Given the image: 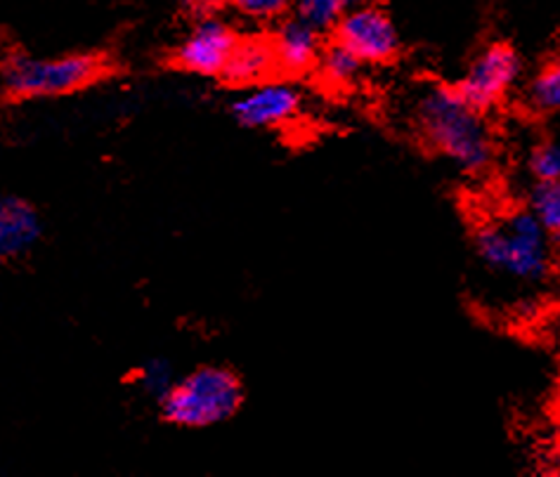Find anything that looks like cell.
Wrapping results in <instances>:
<instances>
[{
  "mask_svg": "<svg viewBox=\"0 0 560 477\" xmlns=\"http://www.w3.org/2000/svg\"><path fill=\"white\" fill-rule=\"evenodd\" d=\"M419 138L456 168L480 175L492 166L494 142L482 112L476 109L459 88L429 85L415 102Z\"/></svg>",
  "mask_w": 560,
  "mask_h": 477,
  "instance_id": "obj_1",
  "label": "cell"
},
{
  "mask_svg": "<svg viewBox=\"0 0 560 477\" xmlns=\"http://www.w3.org/2000/svg\"><path fill=\"white\" fill-rule=\"evenodd\" d=\"M551 244L553 238L529 208L513 211L497 222H485L474 236L478 258L490 270L527 284L547 279L551 270Z\"/></svg>",
  "mask_w": 560,
  "mask_h": 477,
  "instance_id": "obj_2",
  "label": "cell"
},
{
  "mask_svg": "<svg viewBox=\"0 0 560 477\" xmlns=\"http://www.w3.org/2000/svg\"><path fill=\"white\" fill-rule=\"evenodd\" d=\"M244 387L240 376L223 367H201L175 381L159 399L164 419L178 428L203 430L230 421L242 409Z\"/></svg>",
  "mask_w": 560,
  "mask_h": 477,
  "instance_id": "obj_3",
  "label": "cell"
},
{
  "mask_svg": "<svg viewBox=\"0 0 560 477\" xmlns=\"http://www.w3.org/2000/svg\"><path fill=\"white\" fill-rule=\"evenodd\" d=\"M105 62L91 53H71L57 57L12 55L0 65V91L18 100L57 97L93 85Z\"/></svg>",
  "mask_w": 560,
  "mask_h": 477,
  "instance_id": "obj_4",
  "label": "cell"
},
{
  "mask_svg": "<svg viewBox=\"0 0 560 477\" xmlns=\"http://www.w3.org/2000/svg\"><path fill=\"white\" fill-rule=\"evenodd\" d=\"M523 77V59L509 43H490L488 48L474 57L468 65L459 93L476 109L488 112L504 100Z\"/></svg>",
  "mask_w": 560,
  "mask_h": 477,
  "instance_id": "obj_5",
  "label": "cell"
},
{
  "mask_svg": "<svg viewBox=\"0 0 560 477\" xmlns=\"http://www.w3.org/2000/svg\"><path fill=\"white\" fill-rule=\"evenodd\" d=\"M303 109V93L296 83L268 79L242 88L230 104L234 121L250 130L284 128L299 118Z\"/></svg>",
  "mask_w": 560,
  "mask_h": 477,
  "instance_id": "obj_6",
  "label": "cell"
},
{
  "mask_svg": "<svg viewBox=\"0 0 560 477\" xmlns=\"http://www.w3.org/2000/svg\"><path fill=\"white\" fill-rule=\"evenodd\" d=\"M237 43L240 36L230 22L218 18V14H206V18H197L195 26L175 46L173 65L203 79L223 77L228 59Z\"/></svg>",
  "mask_w": 560,
  "mask_h": 477,
  "instance_id": "obj_7",
  "label": "cell"
},
{
  "mask_svg": "<svg viewBox=\"0 0 560 477\" xmlns=\"http://www.w3.org/2000/svg\"><path fill=\"white\" fill-rule=\"evenodd\" d=\"M334 34L364 65H388L400 53V34L388 14L374 3L348 8L334 26Z\"/></svg>",
  "mask_w": 560,
  "mask_h": 477,
  "instance_id": "obj_8",
  "label": "cell"
},
{
  "mask_svg": "<svg viewBox=\"0 0 560 477\" xmlns=\"http://www.w3.org/2000/svg\"><path fill=\"white\" fill-rule=\"evenodd\" d=\"M270 43L275 50L277 69L289 73V77H299V73L315 69L319 53L324 48L319 28L301 20L299 14L279 24Z\"/></svg>",
  "mask_w": 560,
  "mask_h": 477,
  "instance_id": "obj_9",
  "label": "cell"
},
{
  "mask_svg": "<svg viewBox=\"0 0 560 477\" xmlns=\"http://www.w3.org/2000/svg\"><path fill=\"white\" fill-rule=\"evenodd\" d=\"M43 234L36 208L18 197L0 199V260H14L32 251Z\"/></svg>",
  "mask_w": 560,
  "mask_h": 477,
  "instance_id": "obj_10",
  "label": "cell"
},
{
  "mask_svg": "<svg viewBox=\"0 0 560 477\" xmlns=\"http://www.w3.org/2000/svg\"><path fill=\"white\" fill-rule=\"evenodd\" d=\"M275 69H277V59H275L270 40L240 38L220 79H223L228 85L240 88L242 91V88L272 79Z\"/></svg>",
  "mask_w": 560,
  "mask_h": 477,
  "instance_id": "obj_11",
  "label": "cell"
},
{
  "mask_svg": "<svg viewBox=\"0 0 560 477\" xmlns=\"http://www.w3.org/2000/svg\"><path fill=\"white\" fill-rule=\"evenodd\" d=\"M364 67L366 65L355 53L334 40L331 46L322 48L315 69L319 79L334 88V91H348V88H355L360 83V79L364 77Z\"/></svg>",
  "mask_w": 560,
  "mask_h": 477,
  "instance_id": "obj_12",
  "label": "cell"
},
{
  "mask_svg": "<svg viewBox=\"0 0 560 477\" xmlns=\"http://www.w3.org/2000/svg\"><path fill=\"white\" fill-rule=\"evenodd\" d=\"M529 211L537 216L553 242L560 244V181L537 183L529 194Z\"/></svg>",
  "mask_w": 560,
  "mask_h": 477,
  "instance_id": "obj_13",
  "label": "cell"
},
{
  "mask_svg": "<svg viewBox=\"0 0 560 477\" xmlns=\"http://www.w3.org/2000/svg\"><path fill=\"white\" fill-rule=\"evenodd\" d=\"M529 104L547 114H560V57L544 65L527 91Z\"/></svg>",
  "mask_w": 560,
  "mask_h": 477,
  "instance_id": "obj_14",
  "label": "cell"
},
{
  "mask_svg": "<svg viewBox=\"0 0 560 477\" xmlns=\"http://www.w3.org/2000/svg\"><path fill=\"white\" fill-rule=\"evenodd\" d=\"M296 14L307 24H313L319 32H331L348 10L346 0H293Z\"/></svg>",
  "mask_w": 560,
  "mask_h": 477,
  "instance_id": "obj_15",
  "label": "cell"
},
{
  "mask_svg": "<svg viewBox=\"0 0 560 477\" xmlns=\"http://www.w3.org/2000/svg\"><path fill=\"white\" fill-rule=\"evenodd\" d=\"M527 171L535 183L560 181V140H541L527 156Z\"/></svg>",
  "mask_w": 560,
  "mask_h": 477,
  "instance_id": "obj_16",
  "label": "cell"
},
{
  "mask_svg": "<svg viewBox=\"0 0 560 477\" xmlns=\"http://www.w3.org/2000/svg\"><path fill=\"white\" fill-rule=\"evenodd\" d=\"M175 381H178V379H175L173 367L166 360H150L140 369V374H138V385L142 387L147 395H152L156 399L164 397L171 391Z\"/></svg>",
  "mask_w": 560,
  "mask_h": 477,
  "instance_id": "obj_17",
  "label": "cell"
},
{
  "mask_svg": "<svg viewBox=\"0 0 560 477\" xmlns=\"http://www.w3.org/2000/svg\"><path fill=\"white\" fill-rule=\"evenodd\" d=\"M234 10L248 20L272 22L279 20L289 10L291 0H225Z\"/></svg>",
  "mask_w": 560,
  "mask_h": 477,
  "instance_id": "obj_18",
  "label": "cell"
},
{
  "mask_svg": "<svg viewBox=\"0 0 560 477\" xmlns=\"http://www.w3.org/2000/svg\"><path fill=\"white\" fill-rule=\"evenodd\" d=\"M180 3L195 18H206V14H215L225 0H180Z\"/></svg>",
  "mask_w": 560,
  "mask_h": 477,
  "instance_id": "obj_19",
  "label": "cell"
},
{
  "mask_svg": "<svg viewBox=\"0 0 560 477\" xmlns=\"http://www.w3.org/2000/svg\"><path fill=\"white\" fill-rule=\"evenodd\" d=\"M366 3H372V0H346V5H348V8H355V5H366Z\"/></svg>",
  "mask_w": 560,
  "mask_h": 477,
  "instance_id": "obj_20",
  "label": "cell"
}]
</instances>
